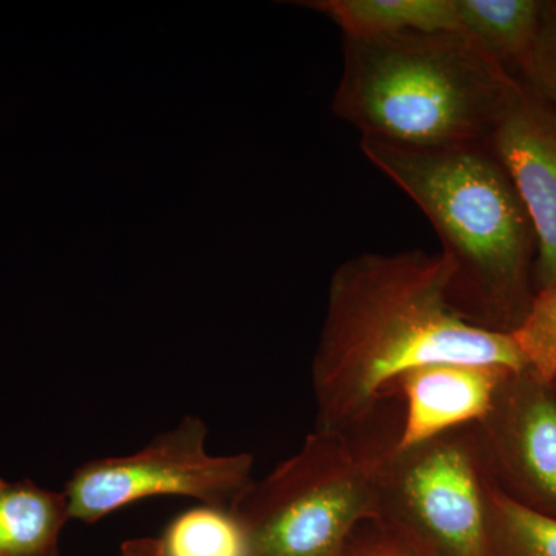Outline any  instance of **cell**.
Returning <instances> with one entry per match:
<instances>
[{"label": "cell", "mask_w": 556, "mask_h": 556, "mask_svg": "<svg viewBox=\"0 0 556 556\" xmlns=\"http://www.w3.org/2000/svg\"><path fill=\"white\" fill-rule=\"evenodd\" d=\"M444 252H364L336 269L313 362L317 427L362 426L405 372L439 364L492 365L521 372L525 356L506 332L475 327L450 298Z\"/></svg>", "instance_id": "6da1fadb"}, {"label": "cell", "mask_w": 556, "mask_h": 556, "mask_svg": "<svg viewBox=\"0 0 556 556\" xmlns=\"http://www.w3.org/2000/svg\"><path fill=\"white\" fill-rule=\"evenodd\" d=\"M361 149L437 230L452 262L457 313L511 334L535 299L536 236L489 142L408 148L362 138Z\"/></svg>", "instance_id": "7a4b0ae2"}, {"label": "cell", "mask_w": 556, "mask_h": 556, "mask_svg": "<svg viewBox=\"0 0 556 556\" xmlns=\"http://www.w3.org/2000/svg\"><path fill=\"white\" fill-rule=\"evenodd\" d=\"M522 89L460 31L343 36L332 110L362 138L445 148L486 141Z\"/></svg>", "instance_id": "3957f363"}, {"label": "cell", "mask_w": 556, "mask_h": 556, "mask_svg": "<svg viewBox=\"0 0 556 556\" xmlns=\"http://www.w3.org/2000/svg\"><path fill=\"white\" fill-rule=\"evenodd\" d=\"M371 419L345 431L316 428L302 447L251 484L229 511L251 556H334L358 526L378 519V464L391 434Z\"/></svg>", "instance_id": "277c9868"}, {"label": "cell", "mask_w": 556, "mask_h": 556, "mask_svg": "<svg viewBox=\"0 0 556 556\" xmlns=\"http://www.w3.org/2000/svg\"><path fill=\"white\" fill-rule=\"evenodd\" d=\"M399 430L378 464V519L417 556H492L473 424L407 448Z\"/></svg>", "instance_id": "5b68a950"}, {"label": "cell", "mask_w": 556, "mask_h": 556, "mask_svg": "<svg viewBox=\"0 0 556 556\" xmlns=\"http://www.w3.org/2000/svg\"><path fill=\"white\" fill-rule=\"evenodd\" d=\"M207 433L200 417L185 416L131 455L83 464L65 484L70 519L91 525L153 496L192 497L203 506L229 510L254 481V456L211 455Z\"/></svg>", "instance_id": "8992f818"}, {"label": "cell", "mask_w": 556, "mask_h": 556, "mask_svg": "<svg viewBox=\"0 0 556 556\" xmlns=\"http://www.w3.org/2000/svg\"><path fill=\"white\" fill-rule=\"evenodd\" d=\"M485 478L522 506L556 518V386L511 372L473 424Z\"/></svg>", "instance_id": "52a82bcc"}, {"label": "cell", "mask_w": 556, "mask_h": 556, "mask_svg": "<svg viewBox=\"0 0 556 556\" xmlns=\"http://www.w3.org/2000/svg\"><path fill=\"white\" fill-rule=\"evenodd\" d=\"M536 236L535 288L556 283V110L522 89L490 134Z\"/></svg>", "instance_id": "ba28073f"}, {"label": "cell", "mask_w": 556, "mask_h": 556, "mask_svg": "<svg viewBox=\"0 0 556 556\" xmlns=\"http://www.w3.org/2000/svg\"><path fill=\"white\" fill-rule=\"evenodd\" d=\"M510 369L492 365L439 362L405 372L393 394L404 399L396 445L412 447L457 427L478 422L489 412Z\"/></svg>", "instance_id": "9c48e42d"}, {"label": "cell", "mask_w": 556, "mask_h": 556, "mask_svg": "<svg viewBox=\"0 0 556 556\" xmlns=\"http://www.w3.org/2000/svg\"><path fill=\"white\" fill-rule=\"evenodd\" d=\"M68 519L64 492L0 479V556H60L58 541Z\"/></svg>", "instance_id": "30bf717a"}, {"label": "cell", "mask_w": 556, "mask_h": 556, "mask_svg": "<svg viewBox=\"0 0 556 556\" xmlns=\"http://www.w3.org/2000/svg\"><path fill=\"white\" fill-rule=\"evenodd\" d=\"M544 5L546 0H456L457 24L463 35L517 76L535 43Z\"/></svg>", "instance_id": "8fae6325"}, {"label": "cell", "mask_w": 556, "mask_h": 556, "mask_svg": "<svg viewBox=\"0 0 556 556\" xmlns=\"http://www.w3.org/2000/svg\"><path fill=\"white\" fill-rule=\"evenodd\" d=\"M311 5L350 38L459 31L456 0H324Z\"/></svg>", "instance_id": "7c38bea8"}, {"label": "cell", "mask_w": 556, "mask_h": 556, "mask_svg": "<svg viewBox=\"0 0 556 556\" xmlns=\"http://www.w3.org/2000/svg\"><path fill=\"white\" fill-rule=\"evenodd\" d=\"M492 556H556V518L522 506L485 478Z\"/></svg>", "instance_id": "4fadbf2b"}, {"label": "cell", "mask_w": 556, "mask_h": 556, "mask_svg": "<svg viewBox=\"0 0 556 556\" xmlns=\"http://www.w3.org/2000/svg\"><path fill=\"white\" fill-rule=\"evenodd\" d=\"M161 543L163 556H251L243 530L225 508L185 511L167 527Z\"/></svg>", "instance_id": "5bb4252c"}, {"label": "cell", "mask_w": 556, "mask_h": 556, "mask_svg": "<svg viewBox=\"0 0 556 556\" xmlns=\"http://www.w3.org/2000/svg\"><path fill=\"white\" fill-rule=\"evenodd\" d=\"M527 367L548 383L556 382V283L538 291L525 320L514 332Z\"/></svg>", "instance_id": "9a60e30c"}, {"label": "cell", "mask_w": 556, "mask_h": 556, "mask_svg": "<svg viewBox=\"0 0 556 556\" xmlns=\"http://www.w3.org/2000/svg\"><path fill=\"white\" fill-rule=\"evenodd\" d=\"M518 79L556 110V0H546L540 30Z\"/></svg>", "instance_id": "2e32d148"}, {"label": "cell", "mask_w": 556, "mask_h": 556, "mask_svg": "<svg viewBox=\"0 0 556 556\" xmlns=\"http://www.w3.org/2000/svg\"><path fill=\"white\" fill-rule=\"evenodd\" d=\"M334 556H417L393 532L378 522L358 526Z\"/></svg>", "instance_id": "e0dca14e"}, {"label": "cell", "mask_w": 556, "mask_h": 556, "mask_svg": "<svg viewBox=\"0 0 556 556\" xmlns=\"http://www.w3.org/2000/svg\"><path fill=\"white\" fill-rule=\"evenodd\" d=\"M118 556H163V543L161 538H135L121 546Z\"/></svg>", "instance_id": "ac0fdd59"}, {"label": "cell", "mask_w": 556, "mask_h": 556, "mask_svg": "<svg viewBox=\"0 0 556 556\" xmlns=\"http://www.w3.org/2000/svg\"><path fill=\"white\" fill-rule=\"evenodd\" d=\"M555 386H556V382H555Z\"/></svg>", "instance_id": "d6986e66"}]
</instances>
